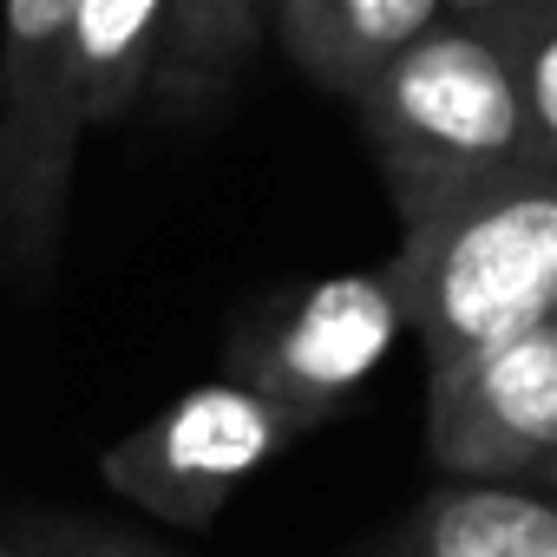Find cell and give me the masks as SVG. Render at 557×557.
<instances>
[{
	"mask_svg": "<svg viewBox=\"0 0 557 557\" xmlns=\"http://www.w3.org/2000/svg\"><path fill=\"white\" fill-rule=\"evenodd\" d=\"M394 289L426 374L557 322V171H505L400 230Z\"/></svg>",
	"mask_w": 557,
	"mask_h": 557,
	"instance_id": "obj_1",
	"label": "cell"
},
{
	"mask_svg": "<svg viewBox=\"0 0 557 557\" xmlns=\"http://www.w3.org/2000/svg\"><path fill=\"white\" fill-rule=\"evenodd\" d=\"M355 106L400 230L446 197L531 164L505 47L466 21H440L407 53H394Z\"/></svg>",
	"mask_w": 557,
	"mask_h": 557,
	"instance_id": "obj_2",
	"label": "cell"
},
{
	"mask_svg": "<svg viewBox=\"0 0 557 557\" xmlns=\"http://www.w3.org/2000/svg\"><path fill=\"white\" fill-rule=\"evenodd\" d=\"M79 0H0V262L47 275L66 236L79 99H73Z\"/></svg>",
	"mask_w": 557,
	"mask_h": 557,
	"instance_id": "obj_3",
	"label": "cell"
},
{
	"mask_svg": "<svg viewBox=\"0 0 557 557\" xmlns=\"http://www.w3.org/2000/svg\"><path fill=\"white\" fill-rule=\"evenodd\" d=\"M296 440H309V426L289 420L275 400H262L256 387L203 381V387L177 394L171 407H158L145 426H132L119 446H106L99 479L138 511H151L177 531H203Z\"/></svg>",
	"mask_w": 557,
	"mask_h": 557,
	"instance_id": "obj_4",
	"label": "cell"
},
{
	"mask_svg": "<svg viewBox=\"0 0 557 557\" xmlns=\"http://www.w3.org/2000/svg\"><path fill=\"white\" fill-rule=\"evenodd\" d=\"M407 309L394 269H342L269 302L230 348V381L256 387L309 433L329 426L394 355Z\"/></svg>",
	"mask_w": 557,
	"mask_h": 557,
	"instance_id": "obj_5",
	"label": "cell"
},
{
	"mask_svg": "<svg viewBox=\"0 0 557 557\" xmlns=\"http://www.w3.org/2000/svg\"><path fill=\"white\" fill-rule=\"evenodd\" d=\"M426 459L446 479H531L557 459V322L426 374Z\"/></svg>",
	"mask_w": 557,
	"mask_h": 557,
	"instance_id": "obj_6",
	"label": "cell"
},
{
	"mask_svg": "<svg viewBox=\"0 0 557 557\" xmlns=\"http://www.w3.org/2000/svg\"><path fill=\"white\" fill-rule=\"evenodd\" d=\"M387 557H557V498L524 479H446L407 511Z\"/></svg>",
	"mask_w": 557,
	"mask_h": 557,
	"instance_id": "obj_7",
	"label": "cell"
},
{
	"mask_svg": "<svg viewBox=\"0 0 557 557\" xmlns=\"http://www.w3.org/2000/svg\"><path fill=\"white\" fill-rule=\"evenodd\" d=\"M440 21V0H275V34L289 60L342 99H361L374 73Z\"/></svg>",
	"mask_w": 557,
	"mask_h": 557,
	"instance_id": "obj_8",
	"label": "cell"
},
{
	"mask_svg": "<svg viewBox=\"0 0 557 557\" xmlns=\"http://www.w3.org/2000/svg\"><path fill=\"white\" fill-rule=\"evenodd\" d=\"M171 47V0H79L73 8V99L79 125H119L158 86Z\"/></svg>",
	"mask_w": 557,
	"mask_h": 557,
	"instance_id": "obj_9",
	"label": "cell"
},
{
	"mask_svg": "<svg viewBox=\"0 0 557 557\" xmlns=\"http://www.w3.org/2000/svg\"><path fill=\"white\" fill-rule=\"evenodd\" d=\"M262 34V0H171V47H164V86L177 92H216L243 73Z\"/></svg>",
	"mask_w": 557,
	"mask_h": 557,
	"instance_id": "obj_10",
	"label": "cell"
},
{
	"mask_svg": "<svg viewBox=\"0 0 557 557\" xmlns=\"http://www.w3.org/2000/svg\"><path fill=\"white\" fill-rule=\"evenodd\" d=\"M485 34L505 47L511 86H518V106H524L531 164L557 171V0H518Z\"/></svg>",
	"mask_w": 557,
	"mask_h": 557,
	"instance_id": "obj_11",
	"label": "cell"
},
{
	"mask_svg": "<svg viewBox=\"0 0 557 557\" xmlns=\"http://www.w3.org/2000/svg\"><path fill=\"white\" fill-rule=\"evenodd\" d=\"M518 8V0H440V14L446 21H466V27H492Z\"/></svg>",
	"mask_w": 557,
	"mask_h": 557,
	"instance_id": "obj_12",
	"label": "cell"
},
{
	"mask_svg": "<svg viewBox=\"0 0 557 557\" xmlns=\"http://www.w3.org/2000/svg\"><path fill=\"white\" fill-rule=\"evenodd\" d=\"M73 557H158V550H145V544H119V537H86Z\"/></svg>",
	"mask_w": 557,
	"mask_h": 557,
	"instance_id": "obj_13",
	"label": "cell"
},
{
	"mask_svg": "<svg viewBox=\"0 0 557 557\" xmlns=\"http://www.w3.org/2000/svg\"><path fill=\"white\" fill-rule=\"evenodd\" d=\"M524 485H537V492H550V498H557V459H550V466H537Z\"/></svg>",
	"mask_w": 557,
	"mask_h": 557,
	"instance_id": "obj_14",
	"label": "cell"
},
{
	"mask_svg": "<svg viewBox=\"0 0 557 557\" xmlns=\"http://www.w3.org/2000/svg\"><path fill=\"white\" fill-rule=\"evenodd\" d=\"M0 557H40V550H27V544H0Z\"/></svg>",
	"mask_w": 557,
	"mask_h": 557,
	"instance_id": "obj_15",
	"label": "cell"
}]
</instances>
